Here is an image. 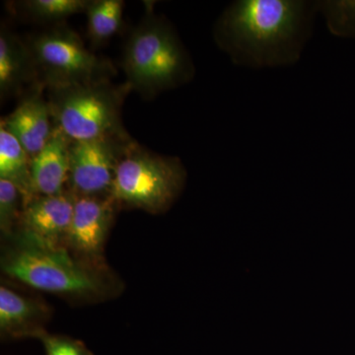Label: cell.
<instances>
[{"mask_svg": "<svg viewBox=\"0 0 355 355\" xmlns=\"http://www.w3.org/2000/svg\"><path fill=\"white\" fill-rule=\"evenodd\" d=\"M318 11V2L303 0H239L219 16L214 40L235 64L286 67L300 58Z\"/></svg>", "mask_w": 355, "mask_h": 355, "instance_id": "cell-1", "label": "cell"}, {"mask_svg": "<svg viewBox=\"0 0 355 355\" xmlns=\"http://www.w3.org/2000/svg\"><path fill=\"white\" fill-rule=\"evenodd\" d=\"M1 268L11 279L49 293L74 299L113 295L116 280L103 263L84 260L65 246L40 241L22 230L9 238Z\"/></svg>", "mask_w": 355, "mask_h": 355, "instance_id": "cell-2", "label": "cell"}, {"mask_svg": "<svg viewBox=\"0 0 355 355\" xmlns=\"http://www.w3.org/2000/svg\"><path fill=\"white\" fill-rule=\"evenodd\" d=\"M121 67L130 90L146 99L188 83L195 67L171 23L149 14L125 42Z\"/></svg>", "mask_w": 355, "mask_h": 355, "instance_id": "cell-3", "label": "cell"}, {"mask_svg": "<svg viewBox=\"0 0 355 355\" xmlns=\"http://www.w3.org/2000/svg\"><path fill=\"white\" fill-rule=\"evenodd\" d=\"M55 127L72 141L132 139L121 121V108L130 92L127 83L112 80L46 89Z\"/></svg>", "mask_w": 355, "mask_h": 355, "instance_id": "cell-4", "label": "cell"}, {"mask_svg": "<svg viewBox=\"0 0 355 355\" xmlns=\"http://www.w3.org/2000/svg\"><path fill=\"white\" fill-rule=\"evenodd\" d=\"M186 180L179 158L151 153L133 140L119 162L111 197L116 205L163 214L181 195Z\"/></svg>", "mask_w": 355, "mask_h": 355, "instance_id": "cell-5", "label": "cell"}, {"mask_svg": "<svg viewBox=\"0 0 355 355\" xmlns=\"http://www.w3.org/2000/svg\"><path fill=\"white\" fill-rule=\"evenodd\" d=\"M36 62L39 83L46 89L112 80L116 67L86 48L79 35L65 26L39 33L27 41Z\"/></svg>", "mask_w": 355, "mask_h": 355, "instance_id": "cell-6", "label": "cell"}, {"mask_svg": "<svg viewBox=\"0 0 355 355\" xmlns=\"http://www.w3.org/2000/svg\"><path fill=\"white\" fill-rule=\"evenodd\" d=\"M132 139L72 141L67 190L76 197H110L119 162Z\"/></svg>", "mask_w": 355, "mask_h": 355, "instance_id": "cell-7", "label": "cell"}, {"mask_svg": "<svg viewBox=\"0 0 355 355\" xmlns=\"http://www.w3.org/2000/svg\"><path fill=\"white\" fill-rule=\"evenodd\" d=\"M116 202L110 197H76L65 247L79 258L102 263Z\"/></svg>", "mask_w": 355, "mask_h": 355, "instance_id": "cell-8", "label": "cell"}, {"mask_svg": "<svg viewBox=\"0 0 355 355\" xmlns=\"http://www.w3.org/2000/svg\"><path fill=\"white\" fill-rule=\"evenodd\" d=\"M44 90L43 84H35L0 125L19 141L31 160L46 146L55 128Z\"/></svg>", "mask_w": 355, "mask_h": 355, "instance_id": "cell-9", "label": "cell"}, {"mask_svg": "<svg viewBox=\"0 0 355 355\" xmlns=\"http://www.w3.org/2000/svg\"><path fill=\"white\" fill-rule=\"evenodd\" d=\"M76 197L69 190L55 196H37L23 209V232L53 246H65Z\"/></svg>", "mask_w": 355, "mask_h": 355, "instance_id": "cell-10", "label": "cell"}, {"mask_svg": "<svg viewBox=\"0 0 355 355\" xmlns=\"http://www.w3.org/2000/svg\"><path fill=\"white\" fill-rule=\"evenodd\" d=\"M39 83L38 70L27 42L6 25L0 29V96L7 99Z\"/></svg>", "mask_w": 355, "mask_h": 355, "instance_id": "cell-11", "label": "cell"}, {"mask_svg": "<svg viewBox=\"0 0 355 355\" xmlns=\"http://www.w3.org/2000/svg\"><path fill=\"white\" fill-rule=\"evenodd\" d=\"M71 142L55 125L46 146L32 159V184L36 197L60 195L67 190Z\"/></svg>", "mask_w": 355, "mask_h": 355, "instance_id": "cell-12", "label": "cell"}, {"mask_svg": "<svg viewBox=\"0 0 355 355\" xmlns=\"http://www.w3.org/2000/svg\"><path fill=\"white\" fill-rule=\"evenodd\" d=\"M50 316L51 310L41 301L0 287V333L6 340L38 338Z\"/></svg>", "mask_w": 355, "mask_h": 355, "instance_id": "cell-13", "label": "cell"}, {"mask_svg": "<svg viewBox=\"0 0 355 355\" xmlns=\"http://www.w3.org/2000/svg\"><path fill=\"white\" fill-rule=\"evenodd\" d=\"M0 179L17 187L24 205L36 197L33 189L31 159L19 141L0 127Z\"/></svg>", "mask_w": 355, "mask_h": 355, "instance_id": "cell-14", "label": "cell"}, {"mask_svg": "<svg viewBox=\"0 0 355 355\" xmlns=\"http://www.w3.org/2000/svg\"><path fill=\"white\" fill-rule=\"evenodd\" d=\"M123 7L121 0H94L89 1L87 16L88 37L92 43L102 44L113 38L123 24Z\"/></svg>", "mask_w": 355, "mask_h": 355, "instance_id": "cell-15", "label": "cell"}, {"mask_svg": "<svg viewBox=\"0 0 355 355\" xmlns=\"http://www.w3.org/2000/svg\"><path fill=\"white\" fill-rule=\"evenodd\" d=\"M88 0H28L18 2L21 12L40 23H60L70 16L85 12Z\"/></svg>", "mask_w": 355, "mask_h": 355, "instance_id": "cell-16", "label": "cell"}, {"mask_svg": "<svg viewBox=\"0 0 355 355\" xmlns=\"http://www.w3.org/2000/svg\"><path fill=\"white\" fill-rule=\"evenodd\" d=\"M23 209L24 202L17 187L0 179V229L6 240L19 230Z\"/></svg>", "mask_w": 355, "mask_h": 355, "instance_id": "cell-17", "label": "cell"}, {"mask_svg": "<svg viewBox=\"0 0 355 355\" xmlns=\"http://www.w3.org/2000/svg\"><path fill=\"white\" fill-rule=\"evenodd\" d=\"M38 340L43 343L46 355H94L83 342L69 336L51 335L44 331Z\"/></svg>", "mask_w": 355, "mask_h": 355, "instance_id": "cell-18", "label": "cell"}]
</instances>
